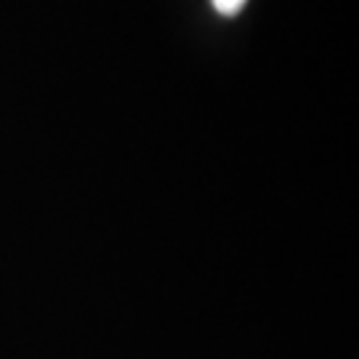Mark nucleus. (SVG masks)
<instances>
[{"label": "nucleus", "instance_id": "obj_1", "mask_svg": "<svg viewBox=\"0 0 359 359\" xmlns=\"http://www.w3.org/2000/svg\"><path fill=\"white\" fill-rule=\"evenodd\" d=\"M245 3H248V0H213L216 11L224 13V16H234L237 11H243Z\"/></svg>", "mask_w": 359, "mask_h": 359}]
</instances>
